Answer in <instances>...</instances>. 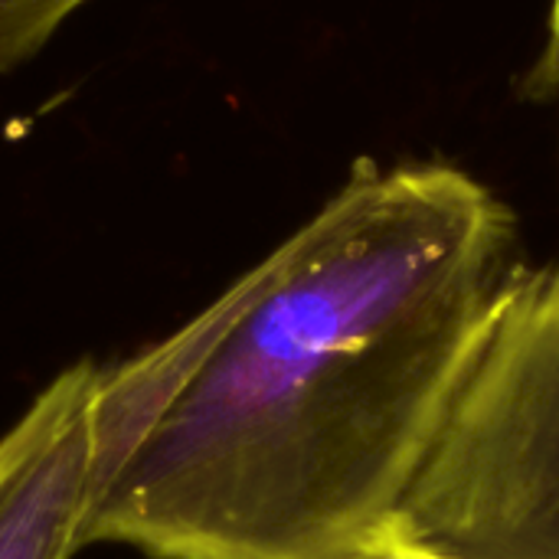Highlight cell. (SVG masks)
Masks as SVG:
<instances>
[{
	"label": "cell",
	"instance_id": "cell-1",
	"mask_svg": "<svg viewBox=\"0 0 559 559\" xmlns=\"http://www.w3.org/2000/svg\"><path fill=\"white\" fill-rule=\"evenodd\" d=\"M524 272L514 210L452 164L350 180L259 265L108 462L85 544L154 559H344L423 475Z\"/></svg>",
	"mask_w": 559,
	"mask_h": 559
},
{
	"label": "cell",
	"instance_id": "cell-2",
	"mask_svg": "<svg viewBox=\"0 0 559 559\" xmlns=\"http://www.w3.org/2000/svg\"><path fill=\"white\" fill-rule=\"evenodd\" d=\"M383 537L442 559H559V262L511 285Z\"/></svg>",
	"mask_w": 559,
	"mask_h": 559
},
{
	"label": "cell",
	"instance_id": "cell-3",
	"mask_svg": "<svg viewBox=\"0 0 559 559\" xmlns=\"http://www.w3.org/2000/svg\"><path fill=\"white\" fill-rule=\"evenodd\" d=\"M102 367L62 370L0 439V559H69L98 491Z\"/></svg>",
	"mask_w": 559,
	"mask_h": 559
},
{
	"label": "cell",
	"instance_id": "cell-4",
	"mask_svg": "<svg viewBox=\"0 0 559 559\" xmlns=\"http://www.w3.org/2000/svg\"><path fill=\"white\" fill-rule=\"evenodd\" d=\"M92 0H0V75L36 59Z\"/></svg>",
	"mask_w": 559,
	"mask_h": 559
},
{
	"label": "cell",
	"instance_id": "cell-5",
	"mask_svg": "<svg viewBox=\"0 0 559 559\" xmlns=\"http://www.w3.org/2000/svg\"><path fill=\"white\" fill-rule=\"evenodd\" d=\"M537 79L547 85V92H554L559 98V0L550 7V29H547V52L544 62L537 69Z\"/></svg>",
	"mask_w": 559,
	"mask_h": 559
},
{
	"label": "cell",
	"instance_id": "cell-6",
	"mask_svg": "<svg viewBox=\"0 0 559 559\" xmlns=\"http://www.w3.org/2000/svg\"><path fill=\"white\" fill-rule=\"evenodd\" d=\"M344 559H442V557H432V554H423V550H413V547H403V544H396V540H390V537H377V540H370L367 547H360V550H354L350 557Z\"/></svg>",
	"mask_w": 559,
	"mask_h": 559
}]
</instances>
